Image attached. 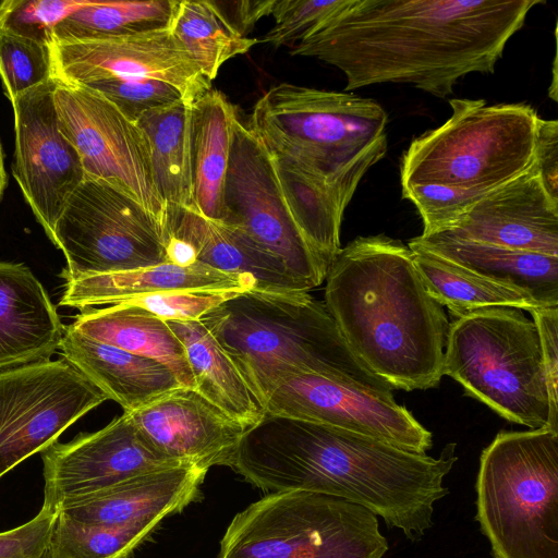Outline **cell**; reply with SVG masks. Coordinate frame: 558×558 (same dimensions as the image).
Listing matches in <instances>:
<instances>
[{
	"label": "cell",
	"mask_w": 558,
	"mask_h": 558,
	"mask_svg": "<svg viewBox=\"0 0 558 558\" xmlns=\"http://www.w3.org/2000/svg\"><path fill=\"white\" fill-rule=\"evenodd\" d=\"M265 407L287 378L302 373L392 388L352 353L325 304L308 292L247 290L202 319Z\"/></svg>",
	"instance_id": "cell-5"
},
{
	"label": "cell",
	"mask_w": 558,
	"mask_h": 558,
	"mask_svg": "<svg viewBox=\"0 0 558 558\" xmlns=\"http://www.w3.org/2000/svg\"><path fill=\"white\" fill-rule=\"evenodd\" d=\"M53 102L60 131L78 153L85 177L118 186L167 228L168 207L155 184L146 135L136 122L85 85L56 81Z\"/></svg>",
	"instance_id": "cell-11"
},
{
	"label": "cell",
	"mask_w": 558,
	"mask_h": 558,
	"mask_svg": "<svg viewBox=\"0 0 558 558\" xmlns=\"http://www.w3.org/2000/svg\"><path fill=\"white\" fill-rule=\"evenodd\" d=\"M553 83L549 85L548 97L557 101V57L554 58L553 64Z\"/></svg>",
	"instance_id": "cell-42"
},
{
	"label": "cell",
	"mask_w": 558,
	"mask_h": 558,
	"mask_svg": "<svg viewBox=\"0 0 558 558\" xmlns=\"http://www.w3.org/2000/svg\"><path fill=\"white\" fill-rule=\"evenodd\" d=\"M59 350L107 397L133 412L182 386L163 364L88 338L65 326Z\"/></svg>",
	"instance_id": "cell-23"
},
{
	"label": "cell",
	"mask_w": 558,
	"mask_h": 558,
	"mask_svg": "<svg viewBox=\"0 0 558 558\" xmlns=\"http://www.w3.org/2000/svg\"><path fill=\"white\" fill-rule=\"evenodd\" d=\"M72 328L94 340L155 360L167 366L179 383L194 388V378L182 342L168 324L129 303L87 307L74 317Z\"/></svg>",
	"instance_id": "cell-25"
},
{
	"label": "cell",
	"mask_w": 558,
	"mask_h": 558,
	"mask_svg": "<svg viewBox=\"0 0 558 558\" xmlns=\"http://www.w3.org/2000/svg\"><path fill=\"white\" fill-rule=\"evenodd\" d=\"M475 494L494 558H558V430L498 433L481 453Z\"/></svg>",
	"instance_id": "cell-7"
},
{
	"label": "cell",
	"mask_w": 558,
	"mask_h": 558,
	"mask_svg": "<svg viewBox=\"0 0 558 558\" xmlns=\"http://www.w3.org/2000/svg\"><path fill=\"white\" fill-rule=\"evenodd\" d=\"M236 117L235 107L216 89L210 88L191 105L192 208L220 222L227 219L225 184Z\"/></svg>",
	"instance_id": "cell-24"
},
{
	"label": "cell",
	"mask_w": 558,
	"mask_h": 558,
	"mask_svg": "<svg viewBox=\"0 0 558 558\" xmlns=\"http://www.w3.org/2000/svg\"><path fill=\"white\" fill-rule=\"evenodd\" d=\"M244 292L258 290L248 277L227 274L199 262L180 266L166 262L132 270L65 281L59 305L84 310L112 305L169 291Z\"/></svg>",
	"instance_id": "cell-22"
},
{
	"label": "cell",
	"mask_w": 558,
	"mask_h": 558,
	"mask_svg": "<svg viewBox=\"0 0 558 558\" xmlns=\"http://www.w3.org/2000/svg\"><path fill=\"white\" fill-rule=\"evenodd\" d=\"M58 512L41 506L28 522L0 532V558H38L49 546Z\"/></svg>",
	"instance_id": "cell-38"
},
{
	"label": "cell",
	"mask_w": 558,
	"mask_h": 558,
	"mask_svg": "<svg viewBox=\"0 0 558 558\" xmlns=\"http://www.w3.org/2000/svg\"><path fill=\"white\" fill-rule=\"evenodd\" d=\"M325 306L357 360L392 389L436 387L449 320L412 252L385 234L357 236L326 275Z\"/></svg>",
	"instance_id": "cell-3"
},
{
	"label": "cell",
	"mask_w": 558,
	"mask_h": 558,
	"mask_svg": "<svg viewBox=\"0 0 558 558\" xmlns=\"http://www.w3.org/2000/svg\"><path fill=\"white\" fill-rule=\"evenodd\" d=\"M413 239L485 278L526 292L543 306H558V256L454 240L439 234Z\"/></svg>",
	"instance_id": "cell-26"
},
{
	"label": "cell",
	"mask_w": 558,
	"mask_h": 558,
	"mask_svg": "<svg viewBox=\"0 0 558 558\" xmlns=\"http://www.w3.org/2000/svg\"><path fill=\"white\" fill-rule=\"evenodd\" d=\"M264 411L359 433L416 453L425 454L433 446L432 433L396 402L393 393L319 374L287 378Z\"/></svg>",
	"instance_id": "cell-14"
},
{
	"label": "cell",
	"mask_w": 558,
	"mask_h": 558,
	"mask_svg": "<svg viewBox=\"0 0 558 558\" xmlns=\"http://www.w3.org/2000/svg\"><path fill=\"white\" fill-rule=\"evenodd\" d=\"M40 454L43 506L57 512L65 504L133 477L184 465L148 445L126 412L97 432L78 434L65 444L57 440Z\"/></svg>",
	"instance_id": "cell-16"
},
{
	"label": "cell",
	"mask_w": 558,
	"mask_h": 558,
	"mask_svg": "<svg viewBox=\"0 0 558 558\" xmlns=\"http://www.w3.org/2000/svg\"><path fill=\"white\" fill-rule=\"evenodd\" d=\"M272 162L280 189L295 222L328 271L341 250L340 228L343 214L316 183L275 159Z\"/></svg>",
	"instance_id": "cell-32"
},
{
	"label": "cell",
	"mask_w": 558,
	"mask_h": 558,
	"mask_svg": "<svg viewBox=\"0 0 558 558\" xmlns=\"http://www.w3.org/2000/svg\"><path fill=\"white\" fill-rule=\"evenodd\" d=\"M182 342L194 389L248 428L265 414L240 371L202 320L166 322Z\"/></svg>",
	"instance_id": "cell-27"
},
{
	"label": "cell",
	"mask_w": 558,
	"mask_h": 558,
	"mask_svg": "<svg viewBox=\"0 0 558 558\" xmlns=\"http://www.w3.org/2000/svg\"><path fill=\"white\" fill-rule=\"evenodd\" d=\"M534 161L549 195L558 201V121L538 118Z\"/></svg>",
	"instance_id": "cell-40"
},
{
	"label": "cell",
	"mask_w": 558,
	"mask_h": 558,
	"mask_svg": "<svg viewBox=\"0 0 558 558\" xmlns=\"http://www.w3.org/2000/svg\"><path fill=\"white\" fill-rule=\"evenodd\" d=\"M387 123L374 99L280 83L255 102L248 129L272 159L320 186L344 214L387 153Z\"/></svg>",
	"instance_id": "cell-6"
},
{
	"label": "cell",
	"mask_w": 558,
	"mask_h": 558,
	"mask_svg": "<svg viewBox=\"0 0 558 558\" xmlns=\"http://www.w3.org/2000/svg\"><path fill=\"white\" fill-rule=\"evenodd\" d=\"M167 233L190 243L197 262L227 274L252 278L260 291H311L242 230L210 220L192 207H168Z\"/></svg>",
	"instance_id": "cell-21"
},
{
	"label": "cell",
	"mask_w": 558,
	"mask_h": 558,
	"mask_svg": "<svg viewBox=\"0 0 558 558\" xmlns=\"http://www.w3.org/2000/svg\"><path fill=\"white\" fill-rule=\"evenodd\" d=\"M544 0H347L290 54L339 69L345 92L403 83L445 99L460 78L494 73Z\"/></svg>",
	"instance_id": "cell-1"
},
{
	"label": "cell",
	"mask_w": 558,
	"mask_h": 558,
	"mask_svg": "<svg viewBox=\"0 0 558 558\" xmlns=\"http://www.w3.org/2000/svg\"><path fill=\"white\" fill-rule=\"evenodd\" d=\"M175 4V0H82V4L54 27L53 41L118 37L167 28Z\"/></svg>",
	"instance_id": "cell-31"
},
{
	"label": "cell",
	"mask_w": 558,
	"mask_h": 558,
	"mask_svg": "<svg viewBox=\"0 0 558 558\" xmlns=\"http://www.w3.org/2000/svg\"><path fill=\"white\" fill-rule=\"evenodd\" d=\"M347 0H276L271 15L275 25L260 41L274 47L292 48L312 34Z\"/></svg>",
	"instance_id": "cell-35"
},
{
	"label": "cell",
	"mask_w": 558,
	"mask_h": 558,
	"mask_svg": "<svg viewBox=\"0 0 558 558\" xmlns=\"http://www.w3.org/2000/svg\"><path fill=\"white\" fill-rule=\"evenodd\" d=\"M85 86L100 93L134 122L148 110L183 99L177 88L154 80L112 78L92 82Z\"/></svg>",
	"instance_id": "cell-36"
},
{
	"label": "cell",
	"mask_w": 558,
	"mask_h": 558,
	"mask_svg": "<svg viewBox=\"0 0 558 558\" xmlns=\"http://www.w3.org/2000/svg\"><path fill=\"white\" fill-rule=\"evenodd\" d=\"M0 77L11 104L53 78L50 46L0 32Z\"/></svg>",
	"instance_id": "cell-33"
},
{
	"label": "cell",
	"mask_w": 558,
	"mask_h": 558,
	"mask_svg": "<svg viewBox=\"0 0 558 558\" xmlns=\"http://www.w3.org/2000/svg\"><path fill=\"white\" fill-rule=\"evenodd\" d=\"M82 0H4L0 2V32L50 46L53 29Z\"/></svg>",
	"instance_id": "cell-34"
},
{
	"label": "cell",
	"mask_w": 558,
	"mask_h": 558,
	"mask_svg": "<svg viewBox=\"0 0 558 558\" xmlns=\"http://www.w3.org/2000/svg\"><path fill=\"white\" fill-rule=\"evenodd\" d=\"M50 54L53 78L64 84L154 80L177 88L190 105L210 89V82L169 26L118 37L53 41Z\"/></svg>",
	"instance_id": "cell-15"
},
{
	"label": "cell",
	"mask_w": 558,
	"mask_h": 558,
	"mask_svg": "<svg viewBox=\"0 0 558 558\" xmlns=\"http://www.w3.org/2000/svg\"><path fill=\"white\" fill-rule=\"evenodd\" d=\"M434 234L558 256V201L547 192L533 160L450 228Z\"/></svg>",
	"instance_id": "cell-19"
},
{
	"label": "cell",
	"mask_w": 558,
	"mask_h": 558,
	"mask_svg": "<svg viewBox=\"0 0 558 558\" xmlns=\"http://www.w3.org/2000/svg\"><path fill=\"white\" fill-rule=\"evenodd\" d=\"M106 400L64 359L0 372V478Z\"/></svg>",
	"instance_id": "cell-12"
},
{
	"label": "cell",
	"mask_w": 558,
	"mask_h": 558,
	"mask_svg": "<svg viewBox=\"0 0 558 558\" xmlns=\"http://www.w3.org/2000/svg\"><path fill=\"white\" fill-rule=\"evenodd\" d=\"M64 328L32 270L0 262V372L50 360Z\"/></svg>",
	"instance_id": "cell-20"
},
{
	"label": "cell",
	"mask_w": 558,
	"mask_h": 558,
	"mask_svg": "<svg viewBox=\"0 0 558 558\" xmlns=\"http://www.w3.org/2000/svg\"><path fill=\"white\" fill-rule=\"evenodd\" d=\"M378 517L345 499L307 490L268 493L236 513L217 558H384Z\"/></svg>",
	"instance_id": "cell-9"
},
{
	"label": "cell",
	"mask_w": 558,
	"mask_h": 558,
	"mask_svg": "<svg viewBox=\"0 0 558 558\" xmlns=\"http://www.w3.org/2000/svg\"><path fill=\"white\" fill-rule=\"evenodd\" d=\"M167 228L131 195L85 177L58 218L51 242L66 266L65 281L167 262Z\"/></svg>",
	"instance_id": "cell-10"
},
{
	"label": "cell",
	"mask_w": 558,
	"mask_h": 558,
	"mask_svg": "<svg viewBox=\"0 0 558 558\" xmlns=\"http://www.w3.org/2000/svg\"><path fill=\"white\" fill-rule=\"evenodd\" d=\"M225 206V223L242 230L311 290L323 283L327 269L291 214L271 156L239 116L232 128Z\"/></svg>",
	"instance_id": "cell-13"
},
{
	"label": "cell",
	"mask_w": 558,
	"mask_h": 558,
	"mask_svg": "<svg viewBox=\"0 0 558 558\" xmlns=\"http://www.w3.org/2000/svg\"><path fill=\"white\" fill-rule=\"evenodd\" d=\"M276 0L215 1L211 3L225 21L241 36L252 31L264 16L271 15Z\"/></svg>",
	"instance_id": "cell-41"
},
{
	"label": "cell",
	"mask_w": 558,
	"mask_h": 558,
	"mask_svg": "<svg viewBox=\"0 0 558 558\" xmlns=\"http://www.w3.org/2000/svg\"><path fill=\"white\" fill-rule=\"evenodd\" d=\"M38 558H52L49 549L47 548Z\"/></svg>",
	"instance_id": "cell-44"
},
{
	"label": "cell",
	"mask_w": 558,
	"mask_h": 558,
	"mask_svg": "<svg viewBox=\"0 0 558 558\" xmlns=\"http://www.w3.org/2000/svg\"><path fill=\"white\" fill-rule=\"evenodd\" d=\"M408 247L428 294L459 318L490 307L531 311L541 305L526 292L485 278L411 239Z\"/></svg>",
	"instance_id": "cell-28"
},
{
	"label": "cell",
	"mask_w": 558,
	"mask_h": 558,
	"mask_svg": "<svg viewBox=\"0 0 558 558\" xmlns=\"http://www.w3.org/2000/svg\"><path fill=\"white\" fill-rule=\"evenodd\" d=\"M451 116L413 138L400 166L402 198L430 235L450 228L484 196L534 160L536 110L523 102L449 99Z\"/></svg>",
	"instance_id": "cell-4"
},
{
	"label": "cell",
	"mask_w": 558,
	"mask_h": 558,
	"mask_svg": "<svg viewBox=\"0 0 558 558\" xmlns=\"http://www.w3.org/2000/svg\"><path fill=\"white\" fill-rule=\"evenodd\" d=\"M442 375L509 422L530 429L549 427L538 331L520 308L490 307L453 320Z\"/></svg>",
	"instance_id": "cell-8"
},
{
	"label": "cell",
	"mask_w": 558,
	"mask_h": 558,
	"mask_svg": "<svg viewBox=\"0 0 558 558\" xmlns=\"http://www.w3.org/2000/svg\"><path fill=\"white\" fill-rule=\"evenodd\" d=\"M191 105L183 99L143 113L155 184L167 207H192L190 171Z\"/></svg>",
	"instance_id": "cell-29"
},
{
	"label": "cell",
	"mask_w": 558,
	"mask_h": 558,
	"mask_svg": "<svg viewBox=\"0 0 558 558\" xmlns=\"http://www.w3.org/2000/svg\"><path fill=\"white\" fill-rule=\"evenodd\" d=\"M458 457L412 452L347 429L265 413L242 436L232 469L268 492L307 490L360 505L389 529L418 541L433 526L435 504Z\"/></svg>",
	"instance_id": "cell-2"
},
{
	"label": "cell",
	"mask_w": 558,
	"mask_h": 558,
	"mask_svg": "<svg viewBox=\"0 0 558 558\" xmlns=\"http://www.w3.org/2000/svg\"><path fill=\"white\" fill-rule=\"evenodd\" d=\"M128 413V412H126ZM143 439L181 464L232 468L247 426L194 388L180 386L129 413Z\"/></svg>",
	"instance_id": "cell-18"
},
{
	"label": "cell",
	"mask_w": 558,
	"mask_h": 558,
	"mask_svg": "<svg viewBox=\"0 0 558 558\" xmlns=\"http://www.w3.org/2000/svg\"><path fill=\"white\" fill-rule=\"evenodd\" d=\"M5 186H7V172L4 169L3 151H2V146L0 143V198L3 194Z\"/></svg>",
	"instance_id": "cell-43"
},
{
	"label": "cell",
	"mask_w": 558,
	"mask_h": 558,
	"mask_svg": "<svg viewBox=\"0 0 558 558\" xmlns=\"http://www.w3.org/2000/svg\"><path fill=\"white\" fill-rule=\"evenodd\" d=\"M169 28L209 82L229 59L247 52L258 43L238 34L211 0L177 1Z\"/></svg>",
	"instance_id": "cell-30"
},
{
	"label": "cell",
	"mask_w": 558,
	"mask_h": 558,
	"mask_svg": "<svg viewBox=\"0 0 558 558\" xmlns=\"http://www.w3.org/2000/svg\"><path fill=\"white\" fill-rule=\"evenodd\" d=\"M541 341L549 397V427L558 430V306L529 311Z\"/></svg>",
	"instance_id": "cell-39"
},
{
	"label": "cell",
	"mask_w": 558,
	"mask_h": 558,
	"mask_svg": "<svg viewBox=\"0 0 558 558\" xmlns=\"http://www.w3.org/2000/svg\"><path fill=\"white\" fill-rule=\"evenodd\" d=\"M241 292L169 291L138 296L126 302L140 306L165 322L201 320L210 311Z\"/></svg>",
	"instance_id": "cell-37"
},
{
	"label": "cell",
	"mask_w": 558,
	"mask_h": 558,
	"mask_svg": "<svg viewBox=\"0 0 558 558\" xmlns=\"http://www.w3.org/2000/svg\"><path fill=\"white\" fill-rule=\"evenodd\" d=\"M54 86L52 78L12 102L13 177L48 238L70 196L85 179L80 155L58 124Z\"/></svg>",
	"instance_id": "cell-17"
}]
</instances>
